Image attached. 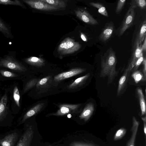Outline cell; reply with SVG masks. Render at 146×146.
Here are the masks:
<instances>
[{"label":"cell","mask_w":146,"mask_h":146,"mask_svg":"<svg viewBox=\"0 0 146 146\" xmlns=\"http://www.w3.org/2000/svg\"><path fill=\"white\" fill-rule=\"evenodd\" d=\"M100 77H108V84L112 82L119 73L116 70L117 58L115 53L111 48L108 50L101 57Z\"/></svg>","instance_id":"1"},{"label":"cell","mask_w":146,"mask_h":146,"mask_svg":"<svg viewBox=\"0 0 146 146\" xmlns=\"http://www.w3.org/2000/svg\"><path fill=\"white\" fill-rule=\"evenodd\" d=\"M136 8V6L133 1H132L121 24L117 29L116 34L118 36H122L132 25L135 17V11Z\"/></svg>","instance_id":"2"},{"label":"cell","mask_w":146,"mask_h":146,"mask_svg":"<svg viewBox=\"0 0 146 146\" xmlns=\"http://www.w3.org/2000/svg\"><path fill=\"white\" fill-rule=\"evenodd\" d=\"M81 47L79 43L68 37L65 38L59 45L57 50L59 52L63 54H70L77 51Z\"/></svg>","instance_id":"3"},{"label":"cell","mask_w":146,"mask_h":146,"mask_svg":"<svg viewBox=\"0 0 146 146\" xmlns=\"http://www.w3.org/2000/svg\"><path fill=\"white\" fill-rule=\"evenodd\" d=\"M0 66L8 68L16 71L21 72L26 69L21 63L11 56H7L0 60Z\"/></svg>","instance_id":"4"},{"label":"cell","mask_w":146,"mask_h":146,"mask_svg":"<svg viewBox=\"0 0 146 146\" xmlns=\"http://www.w3.org/2000/svg\"><path fill=\"white\" fill-rule=\"evenodd\" d=\"M23 1L31 7L38 10L50 11L59 9L42 1L41 0H23Z\"/></svg>","instance_id":"5"},{"label":"cell","mask_w":146,"mask_h":146,"mask_svg":"<svg viewBox=\"0 0 146 146\" xmlns=\"http://www.w3.org/2000/svg\"><path fill=\"white\" fill-rule=\"evenodd\" d=\"M142 44H140L137 38L134 43L130 60L126 69L130 71L134 67L135 63L142 52L141 49Z\"/></svg>","instance_id":"6"},{"label":"cell","mask_w":146,"mask_h":146,"mask_svg":"<svg viewBox=\"0 0 146 146\" xmlns=\"http://www.w3.org/2000/svg\"><path fill=\"white\" fill-rule=\"evenodd\" d=\"M34 133L32 126H30L22 135L16 146H30Z\"/></svg>","instance_id":"7"},{"label":"cell","mask_w":146,"mask_h":146,"mask_svg":"<svg viewBox=\"0 0 146 146\" xmlns=\"http://www.w3.org/2000/svg\"><path fill=\"white\" fill-rule=\"evenodd\" d=\"M75 13L77 17L86 23L93 25L98 24V21L85 10L78 9L75 11Z\"/></svg>","instance_id":"8"},{"label":"cell","mask_w":146,"mask_h":146,"mask_svg":"<svg viewBox=\"0 0 146 146\" xmlns=\"http://www.w3.org/2000/svg\"><path fill=\"white\" fill-rule=\"evenodd\" d=\"M114 30V26L111 22L106 23L98 36L99 40L103 42H107L111 37Z\"/></svg>","instance_id":"9"},{"label":"cell","mask_w":146,"mask_h":146,"mask_svg":"<svg viewBox=\"0 0 146 146\" xmlns=\"http://www.w3.org/2000/svg\"><path fill=\"white\" fill-rule=\"evenodd\" d=\"M85 70V69L80 68L73 69L57 75L54 77V79L59 81L68 78L84 72Z\"/></svg>","instance_id":"10"},{"label":"cell","mask_w":146,"mask_h":146,"mask_svg":"<svg viewBox=\"0 0 146 146\" xmlns=\"http://www.w3.org/2000/svg\"><path fill=\"white\" fill-rule=\"evenodd\" d=\"M139 125V122L136 119L135 117L133 116L132 118V125L131 129V135L126 146H135V139Z\"/></svg>","instance_id":"11"},{"label":"cell","mask_w":146,"mask_h":146,"mask_svg":"<svg viewBox=\"0 0 146 146\" xmlns=\"http://www.w3.org/2000/svg\"><path fill=\"white\" fill-rule=\"evenodd\" d=\"M18 134L15 132L8 134L0 139L1 146H14L18 137Z\"/></svg>","instance_id":"12"},{"label":"cell","mask_w":146,"mask_h":146,"mask_svg":"<svg viewBox=\"0 0 146 146\" xmlns=\"http://www.w3.org/2000/svg\"><path fill=\"white\" fill-rule=\"evenodd\" d=\"M94 110V106L93 103L92 102L88 103L79 116L80 118L83 119L85 121H87L93 114Z\"/></svg>","instance_id":"13"},{"label":"cell","mask_w":146,"mask_h":146,"mask_svg":"<svg viewBox=\"0 0 146 146\" xmlns=\"http://www.w3.org/2000/svg\"><path fill=\"white\" fill-rule=\"evenodd\" d=\"M78 105H64L61 107L59 110L54 115L58 116L63 115L74 110L78 107Z\"/></svg>","instance_id":"14"},{"label":"cell","mask_w":146,"mask_h":146,"mask_svg":"<svg viewBox=\"0 0 146 146\" xmlns=\"http://www.w3.org/2000/svg\"><path fill=\"white\" fill-rule=\"evenodd\" d=\"M130 71L125 69L124 72L120 78L117 91V95L119 96L125 86Z\"/></svg>","instance_id":"15"},{"label":"cell","mask_w":146,"mask_h":146,"mask_svg":"<svg viewBox=\"0 0 146 146\" xmlns=\"http://www.w3.org/2000/svg\"><path fill=\"white\" fill-rule=\"evenodd\" d=\"M137 92L139 100L141 114L142 115H144L146 113V105L144 96L141 88H137Z\"/></svg>","instance_id":"16"},{"label":"cell","mask_w":146,"mask_h":146,"mask_svg":"<svg viewBox=\"0 0 146 146\" xmlns=\"http://www.w3.org/2000/svg\"><path fill=\"white\" fill-rule=\"evenodd\" d=\"M7 97L6 95H4L0 100V122L5 117L7 112Z\"/></svg>","instance_id":"17"},{"label":"cell","mask_w":146,"mask_h":146,"mask_svg":"<svg viewBox=\"0 0 146 146\" xmlns=\"http://www.w3.org/2000/svg\"><path fill=\"white\" fill-rule=\"evenodd\" d=\"M43 104H39L32 108L24 115L22 121H25L27 119L33 116L39 111L42 107Z\"/></svg>","instance_id":"18"},{"label":"cell","mask_w":146,"mask_h":146,"mask_svg":"<svg viewBox=\"0 0 146 146\" xmlns=\"http://www.w3.org/2000/svg\"><path fill=\"white\" fill-rule=\"evenodd\" d=\"M50 5L59 9L66 7V4L64 1L61 0H41Z\"/></svg>","instance_id":"19"},{"label":"cell","mask_w":146,"mask_h":146,"mask_svg":"<svg viewBox=\"0 0 146 146\" xmlns=\"http://www.w3.org/2000/svg\"><path fill=\"white\" fill-rule=\"evenodd\" d=\"M146 21L145 19L142 23L137 38L140 44H142L146 35Z\"/></svg>","instance_id":"20"},{"label":"cell","mask_w":146,"mask_h":146,"mask_svg":"<svg viewBox=\"0 0 146 146\" xmlns=\"http://www.w3.org/2000/svg\"><path fill=\"white\" fill-rule=\"evenodd\" d=\"M0 31L7 37L12 38L13 37L9 26L0 19Z\"/></svg>","instance_id":"21"},{"label":"cell","mask_w":146,"mask_h":146,"mask_svg":"<svg viewBox=\"0 0 146 146\" xmlns=\"http://www.w3.org/2000/svg\"><path fill=\"white\" fill-rule=\"evenodd\" d=\"M90 5L97 8L98 9V12L103 16L108 17V14L105 7L101 3L98 2H90Z\"/></svg>","instance_id":"22"},{"label":"cell","mask_w":146,"mask_h":146,"mask_svg":"<svg viewBox=\"0 0 146 146\" xmlns=\"http://www.w3.org/2000/svg\"><path fill=\"white\" fill-rule=\"evenodd\" d=\"M131 76L135 83L137 84L141 81H145L143 74L139 70L134 71L132 74Z\"/></svg>","instance_id":"23"},{"label":"cell","mask_w":146,"mask_h":146,"mask_svg":"<svg viewBox=\"0 0 146 146\" xmlns=\"http://www.w3.org/2000/svg\"><path fill=\"white\" fill-rule=\"evenodd\" d=\"M0 4L6 5H15L20 6L23 7H24L23 3L20 1L18 0L14 1L0 0Z\"/></svg>","instance_id":"24"},{"label":"cell","mask_w":146,"mask_h":146,"mask_svg":"<svg viewBox=\"0 0 146 146\" xmlns=\"http://www.w3.org/2000/svg\"><path fill=\"white\" fill-rule=\"evenodd\" d=\"M127 129L125 128H121L116 132L114 136L113 140L117 141L120 139L125 135Z\"/></svg>","instance_id":"25"},{"label":"cell","mask_w":146,"mask_h":146,"mask_svg":"<svg viewBox=\"0 0 146 146\" xmlns=\"http://www.w3.org/2000/svg\"><path fill=\"white\" fill-rule=\"evenodd\" d=\"M25 62L31 64H40L43 62L42 59L35 57H31L25 59Z\"/></svg>","instance_id":"26"},{"label":"cell","mask_w":146,"mask_h":146,"mask_svg":"<svg viewBox=\"0 0 146 146\" xmlns=\"http://www.w3.org/2000/svg\"><path fill=\"white\" fill-rule=\"evenodd\" d=\"M70 146H98L96 144L91 143L84 141H74L71 143Z\"/></svg>","instance_id":"27"},{"label":"cell","mask_w":146,"mask_h":146,"mask_svg":"<svg viewBox=\"0 0 146 146\" xmlns=\"http://www.w3.org/2000/svg\"><path fill=\"white\" fill-rule=\"evenodd\" d=\"M90 76V74L88 73L86 75L76 79L70 86V87L74 86L80 84L86 80Z\"/></svg>","instance_id":"28"},{"label":"cell","mask_w":146,"mask_h":146,"mask_svg":"<svg viewBox=\"0 0 146 146\" xmlns=\"http://www.w3.org/2000/svg\"><path fill=\"white\" fill-rule=\"evenodd\" d=\"M13 97L16 104L19 107V101L20 98V95L19 90L17 86H15L14 89Z\"/></svg>","instance_id":"29"},{"label":"cell","mask_w":146,"mask_h":146,"mask_svg":"<svg viewBox=\"0 0 146 146\" xmlns=\"http://www.w3.org/2000/svg\"><path fill=\"white\" fill-rule=\"evenodd\" d=\"M126 0H119L118 1L115 10V13L117 14H119L121 11L125 4Z\"/></svg>","instance_id":"30"},{"label":"cell","mask_w":146,"mask_h":146,"mask_svg":"<svg viewBox=\"0 0 146 146\" xmlns=\"http://www.w3.org/2000/svg\"><path fill=\"white\" fill-rule=\"evenodd\" d=\"M135 5L141 9H145L146 8V2L145 0H133Z\"/></svg>","instance_id":"31"},{"label":"cell","mask_w":146,"mask_h":146,"mask_svg":"<svg viewBox=\"0 0 146 146\" xmlns=\"http://www.w3.org/2000/svg\"><path fill=\"white\" fill-rule=\"evenodd\" d=\"M0 73L3 76L7 77H15L18 76L15 74L7 71L1 70Z\"/></svg>","instance_id":"32"},{"label":"cell","mask_w":146,"mask_h":146,"mask_svg":"<svg viewBox=\"0 0 146 146\" xmlns=\"http://www.w3.org/2000/svg\"><path fill=\"white\" fill-rule=\"evenodd\" d=\"M142 52H143L141 53L140 56L136 62L135 66L133 68V70L134 71L137 70L141 63L142 62L143 59Z\"/></svg>","instance_id":"33"},{"label":"cell","mask_w":146,"mask_h":146,"mask_svg":"<svg viewBox=\"0 0 146 146\" xmlns=\"http://www.w3.org/2000/svg\"><path fill=\"white\" fill-rule=\"evenodd\" d=\"M143 65V71L144 78L146 79V58L145 57L143 58L142 62Z\"/></svg>","instance_id":"34"},{"label":"cell","mask_w":146,"mask_h":146,"mask_svg":"<svg viewBox=\"0 0 146 146\" xmlns=\"http://www.w3.org/2000/svg\"><path fill=\"white\" fill-rule=\"evenodd\" d=\"M141 119L143 120L144 124V132L145 135L146 136V117L145 116L144 117H142Z\"/></svg>","instance_id":"35"},{"label":"cell","mask_w":146,"mask_h":146,"mask_svg":"<svg viewBox=\"0 0 146 146\" xmlns=\"http://www.w3.org/2000/svg\"><path fill=\"white\" fill-rule=\"evenodd\" d=\"M143 43L142 44L141 49L142 52H145L146 50V36L144 38Z\"/></svg>","instance_id":"36"},{"label":"cell","mask_w":146,"mask_h":146,"mask_svg":"<svg viewBox=\"0 0 146 146\" xmlns=\"http://www.w3.org/2000/svg\"><path fill=\"white\" fill-rule=\"evenodd\" d=\"M48 80L47 78H42L39 82V84L41 85H43Z\"/></svg>","instance_id":"37"},{"label":"cell","mask_w":146,"mask_h":146,"mask_svg":"<svg viewBox=\"0 0 146 146\" xmlns=\"http://www.w3.org/2000/svg\"><path fill=\"white\" fill-rule=\"evenodd\" d=\"M81 37L82 39L84 41H87V38L84 34L83 33L81 34Z\"/></svg>","instance_id":"38"}]
</instances>
